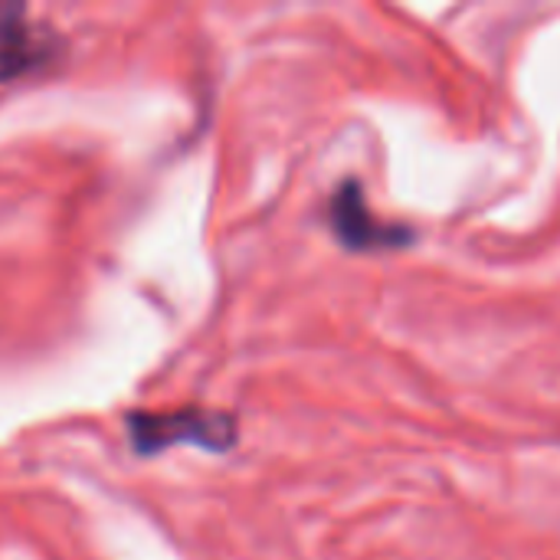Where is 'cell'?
I'll list each match as a JSON object with an SVG mask.
<instances>
[{
  "instance_id": "obj_1",
  "label": "cell",
  "mask_w": 560,
  "mask_h": 560,
  "mask_svg": "<svg viewBox=\"0 0 560 560\" xmlns=\"http://www.w3.org/2000/svg\"><path fill=\"white\" fill-rule=\"evenodd\" d=\"M131 450L138 456H158L171 446H197L207 453H226L240 440V427L230 413L217 410H171V413H128L125 420Z\"/></svg>"
},
{
  "instance_id": "obj_2",
  "label": "cell",
  "mask_w": 560,
  "mask_h": 560,
  "mask_svg": "<svg viewBox=\"0 0 560 560\" xmlns=\"http://www.w3.org/2000/svg\"><path fill=\"white\" fill-rule=\"evenodd\" d=\"M59 56L56 33L23 3H0V82L33 75Z\"/></svg>"
},
{
  "instance_id": "obj_3",
  "label": "cell",
  "mask_w": 560,
  "mask_h": 560,
  "mask_svg": "<svg viewBox=\"0 0 560 560\" xmlns=\"http://www.w3.org/2000/svg\"><path fill=\"white\" fill-rule=\"evenodd\" d=\"M328 217H331V230L335 236L348 246V249H358V253H368V249H390V246H404L410 243V230L400 226V223H387V220H377L364 200V190L358 180H345L335 197H331V207H328Z\"/></svg>"
}]
</instances>
